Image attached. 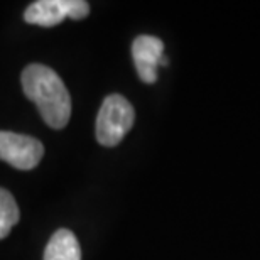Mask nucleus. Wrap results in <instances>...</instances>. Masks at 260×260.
Listing matches in <instances>:
<instances>
[{"label": "nucleus", "mask_w": 260, "mask_h": 260, "mask_svg": "<svg viewBox=\"0 0 260 260\" xmlns=\"http://www.w3.org/2000/svg\"><path fill=\"white\" fill-rule=\"evenodd\" d=\"M135 122V110L122 95H108L96 117L95 135L103 147H115L123 140Z\"/></svg>", "instance_id": "f03ea898"}, {"label": "nucleus", "mask_w": 260, "mask_h": 260, "mask_svg": "<svg viewBox=\"0 0 260 260\" xmlns=\"http://www.w3.org/2000/svg\"><path fill=\"white\" fill-rule=\"evenodd\" d=\"M44 260H81V248L75 233L68 228L56 232L44 250Z\"/></svg>", "instance_id": "423d86ee"}, {"label": "nucleus", "mask_w": 260, "mask_h": 260, "mask_svg": "<svg viewBox=\"0 0 260 260\" xmlns=\"http://www.w3.org/2000/svg\"><path fill=\"white\" fill-rule=\"evenodd\" d=\"M19 206L7 189L0 188V240L5 238L19 221Z\"/></svg>", "instance_id": "0eeeda50"}, {"label": "nucleus", "mask_w": 260, "mask_h": 260, "mask_svg": "<svg viewBox=\"0 0 260 260\" xmlns=\"http://www.w3.org/2000/svg\"><path fill=\"white\" fill-rule=\"evenodd\" d=\"M90 14V4L85 0H38L30 4L24 12L27 24L41 27H54L66 17L80 20Z\"/></svg>", "instance_id": "7ed1b4c3"}, {"label": "nucleus", "mask_w": 260, "mask_h": 260, "mask_svg": "<svg viewBox=\"0 0 260 260\" xmlns=\"http://www.w3.org/2000/svg\"><path fill=\"white\" fill-rule=\"evenodd\" d=\"M132 58L139 78L144 83L157 81V68L168 66V58L164 56V43L155 36H137L132 43Z\"/></svg>", "instance_id": "39448f33"}, {"label": "nucleus", "mask_w": 260, "mask_h": 260, "mask_svg": "<svg viewBox=\"0 0 260 260\" xmlns=\"http://www.w3.org/2000/svg\"><path fill=\"white\" fill-rule=\"evenodd\" d=\"M44 145L30 135L0 130V160H5L15 169L29 171L41 162Z\"/></svg>", "instance_id": "20e7f679"}, {"label": "nucleus", "mask_w": 260, "mask_h": 260, "mask_svg": "<svg viewBox=\"0 0 260 260\" xmlns=\"http://www.w3.org/2000/svg\"><path fill=\"white\" fill-rule=\"evenodd\" d=\"M22 90L51 128H64L71 117V96L63 80L51 68L32 63L24 68Z\"/></svg>", "instance_id": "f257e3e1"}]
</instances>
